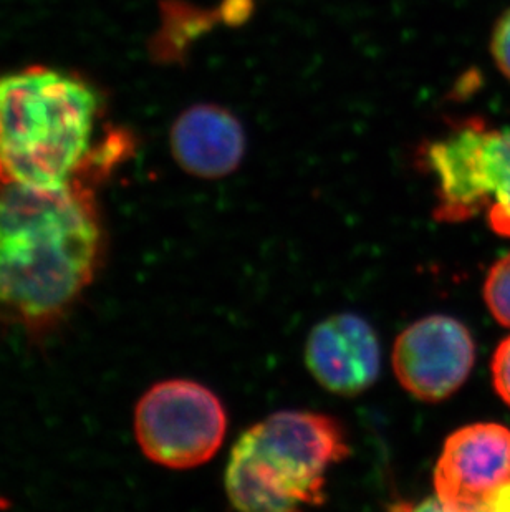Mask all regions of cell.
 I'll return each instance as SVG.
<instances>
[{"instance_id":"cell-1","label":"cell","mask_w":510,"mask_h":512,"mask_svg":"<svg viewBox=\"0 0 510 512\" xmlns=\"http://www.w3.org/2000/svg\"><path fill=\"white\" fill-rule=\"evenodd\" d=\"M102 226L87 186L0 183V319L42 327L97 272Z\"/></svg>"},{"instance_id":"cell-2","label":"cell","mask_w":510,"mask_h":512,"mask_svg":"<svg viewBox=\"0 0 510 512\" xmlns=\"http://www.w3.org/2000/svg\"><path fill=\"white\" fill-rule=\"evenodd\" d=\"M97 93L47 67L0 78V183H70L90 155Z\"/></svg>"},{"instance_id":"cell-3","label":"cell","mask_w":510,"mask_h":512,"mask_svg":"<svg viewBox=\"0 0 510 512\" xmlns=\"http://www.w3.org/2000/svg\"><path fill=\"white\" fill-rule=\"evenodd\" d=\"M345 431L330 416L280 411L239 438L226 491L241 511L284 512L325 501L328 469L347 458Z\"/></svg>"},{"instance_id":"cell-4","label":"cell","mask_w":510,"mask_h":512,"mask_svg":"<svg viewBox=\"0 0 510 512\" xmlns=\"http://www.w3.org/2000/svg\"><path fill=\"white\" fill-rule=\"evenodd\" d=\"M226 428L221 400L189 380L158 383L136 406L138 445L146 458L166 468L207 463L221 448Z\"/></svg>"},{"instance_id":"cell-5","label":"cell","mask_w":510,"mask_h":512,"mask_svg":"<svg viewBox=\"0 0 510 512\" xmlns=\"http://www.w3.org/2000/svg\"><path fill=\"white\" fill-rule=\"evenodd\" d=\"M434 488L446 511L510 512V430L476 423L454 431L439 456Z\"/></svg>"},{"instance_id":"cell-6","label":"cell","mask_w":510,"mask_h":512,"mask_svg":"<svg viewBox=\"0 0 510 512\" xmlns=\"http://www.w3.org/2000/svg\"><path fill=\"white\" fill-rule=\"evenodd\" d=\"M476 358L469 330L446 315H431L409 325L393 350L396 378L421 401H443L466 382Z\"/></svg>"},{"instance_id":"cell-7","label":"cell","mask_w":510,"mask_h":512,"mask_svg":"<svg viewBox=\"0 0 510 512\" xmlns=\"http://www.w3.org/2000/svg\"><path fill=\"white\" fill-rule=\"evenodd\" d=\"M305 360L315 380L328 392L355 397L366 392L380 375V340L358 315H332L312 330Z\"/></svg>"},{"instance_id":"cell-8","label":"cell","mask_w":510,"mask_h":512,"mask_svg":"<svg viewBox=\"0 0 510 512\" xmlns=\"http://www.w3.org/2000/svg\"><path fill=\"white\" fill-rule=\"evenodd\" d=\"M174 160L196 178L217 179L239 168L246 153V133L234 113L199 103L178 116L171 128Z\"/></svg>"},{"instance_id":"cell-9","label":"cell","mask_w":510,"mask_h":512,"mask_svg":"<svg viewBox=\"0 0 510 512\" xmlns=\"http://www.w3.org/2000/svg\"><path fill=\"white\" fill-rule=\"evenodd\" d=\"M484 299L494 319L510 327V254L492 266L484 284Z\"/></svg>"},{"instance_id":"cell-10","label":"cell","mask_w":510,"mask_h":512,"mask_svg":"<svg viewBox=\"0 0 510 512\" xmlns=\"http://www.w3.org/2000/svg\"><path fill=\"white\" fill-rule=\"evenodd\" d=\"M491 50L497 67L510 80V9L497 20Z\"/></svg>"},{"instance_id":"cell-11","label":"cell","mask_w":510,"mask_h":512,"mask_svg":"<svg viewBox=\"0 0 510 512\" xmlns=\"http://www.w3.org/2000/svg\"><path fill=\"white\" fill-rule=\"evenodd\" d=\"M492 380L499 397L510 406V337L504 340L494 353Z\"/></svg>"},{"instance_id":"cell-12","label":"cell","mask_w":510,"mask_h":512,"mask_svg":"<svg viewBox=\"0 0 510 512\" xmlns=\"http://www.w3.org/2000/svg\"><path fill=\"white\" fill-rule=\"evenodd\" d=\"M489 224L497 234L510 237V170L489 209Z\"/></svg>"}]
</instances>
